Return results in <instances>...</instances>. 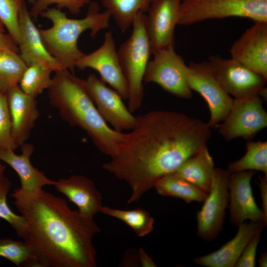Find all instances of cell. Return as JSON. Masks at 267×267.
<instances>
[{
  "label": "cell",
  "mask_w": 267,
  "mask_h": 267,
  "mask_svg": "<svg viewBox=\"0 0 267 267\" xmlns=\"http://www.w3.org/2000/svg\"><path fill=\"white\" fill-rule=\"evenodd\" d=\"M0 93H1L0 92Z\"/></svg>",
  "instance_id": "cell-44"
},
{
  "label": "cell",
  "mask_w": 267,
  "mask_h": 267,
  "mask_svg": "<svg viewBox=\"0 0 267 267\" xmlns=\"http://www.w3.org/2000/svg\"><path fill=\"white\" fill-rule=\"evenodd\" d=\"M224 90L235 99L258 94L267 80L237 60L212 55L207 60Z\"/></svg>",
  "instance_id": "cell-10"
},
{
  "label": "cell",
  "mask_w": 267,
  "mask_h": 267,
  "mask_svg": "<svg viewBox=\"0 0 267 267\" xmlns=\"http://www.w3.org/2000/svg\"><path fill=\"white\" fill-rule=\"evenodd\" d=\"M259 186L262 200V210L267 220V174L259 178Z\"/></svg>",
  "instance_id": "cell-35"
},
{
  "label": "cell",
  "mask_w": 267,
  "mask_h": 267,
  "mask_svg": "<svg viewBox=\"0 0 267 267\" xmlns=\"http://www.w3.org/2000/svg\"><path fill=\"white\" fill-rule=\"evenodd\" d=\"M227 170L230 173L259 171L267 174V142L248 141L244 156L230 163Z\"/></svg>",
  "instance_id": "cell-27"
},
{
  "label": "cell",
  "mask_w": 267,
  "mask_h": 267,
  "mask_svg": "<svg viewBox=\"0 0 267 267\" xmlns=\"http://www.w3.org/2000/svg\"><path fill=\"white\" fill-rule=\"evenodd\" d=\"M266 225L263 222H243L231 239L213 252L194 258L193 263L206 267H234L249 240Z\"/></svg>",
  "instance_id": "cell-19"
},
{
  "label": "cell",
  "mask_w": 267,
  "mask_h": 267,
  "mask_svg": "<svg viewBox=\"0 0 267 267\" xmlns=\"http://www.w3.org/2000/svg\"><path fill=\"white\" fill-rule=\"evenodd\" d=\"M79 70L91 68L96 71L100 79L116 90L123 99L128 98V88L119 61L113 34L107 32L102 45L77 62Z\"/></svg>",
  "instance_id": "cell-12"
},
{
  "label": "cell",
  "mask_w": 267,
  "mask_h": 267,
  "mask_svg": "<svg viewBox=\"0 0 267 267\" xmlns=\"http://www.w3.org/2000/svg\"><path fill=\"white\" fill-rule=\"evenodd\" d=\"M0 257L19 267H36L30 249L23 240L0 238Z\"/></svg>",
  "instance_id": "cell-29"
},
{
  "label": "cell",
  "mask_w": 267,
  "mask_h": 267,
  "mask_svg": "<svg viewBox=\"0 0 267 267\" xmlns=\"http://www.w3.org/2000/svg\"><path fill=\"white\" fill-rule=\"evenodd\" d=\"M53 72L52 69L43 64H32L28 66L19 86L24 92L36 98L49 88Z\"/></svg>",
  "instance_id": "cell-28"
},
{
  "label": "cell",
  "mask_w": 267,
  "mask_h": 267,
  "mask_svg": "<svg viewBox=\"0 0 267 267\" xmlns=\"http://www.w3.org/2000/svg\"><path fill=\"white\" fill-rule=\"evenodd\" d=\"M211 129L207 123L180 112H146L136 117L134 126L103 169L129 185L128 204L137 202L207 145Z\"/></svg>",
  "instance_id": "cell-1"
},
{
  "label": "cell",
  "mask_w": 267,
  "mask_h": 267,
  "mask_svg": "<svg viewBox=\"0 0 267 267\" xmlns=\"http://www.w3.org/2000/svg\"><path fill=\"white\" fill-rule=\"evenodd\" d=\"M258 263L260 267H267V253L266 251L262 253L259 259Z\"/></svg>",
  "instance_id": "cell-39"
},
{
  "label": "cell",
  "mask_w": 267,
  "mask_h": 267,
  "mask_svg": "<svg viewBox=\"0 0 267 267\" xmlns=\"http://www.w3.org/2000/svg\"><path fill=\"white\" fill-rule=\"evenodd\" d=\"M21 154L15 151L0 149V160L10 166L18 174L21 190L26 192L40 191L45 185H54L55 181L49 179L44 174L35 168L30 158L34 152L33 145L25 143L21 146Z\"/></svg>",
  "instance_id": "cell-21"
},
{
  "label": "cell",
  "mask_w": 267,
  "mask_h": 267,
  "mask_svg": "<svg viewBox=\"0 0 267 267\" xmlns=\"http://www.w3.org/2000/svg\"><path fill=\"white\" fill-rule=\"evenodd\" d=\"M267 127V113L263 99L258 94L233 98L226 118L218 126L219 132L227 141L241 137L250 140Z\"/></svg>",
  "instance_id": "cell-8"
},
{
  "label": "cell",
  "mask_w": 267,
  "mask_h": 267,
  "mask_svg": "<svg viewBox=\"0 0 267 267\" xmlns=\"http://www.w3.org/2000/svg\"><path fill=\"white\" fill-rule=\"evenodd\" d=\"M48 89L51 105L71 126L84 130L103 154L111 157L118 152L126 134L110 128L98 111L85 80L66 69L56 71Z\"/></svg>",
  "instance_id": "cell-3"
},
{
  "label": "cell",
  "mask_w": 267,
  "mask_h": 267,
  "mask_svg": "<svg viewBox=\"0 0 267 267\" xmlns=\"http://www.w3.org/2000/svg\"><path fill=\"white\" fill-rule=\"evenodd\" d=\"M139 265L142 267H156V264L145 251L140 248L138 251Z\"/></svg>",
  "instance_id": "cell-38"
},
{
  "label": "cell",
  "mask_w": 267,
  "mask_h": 267,
  "mask_svg": "<svg viewBox=\"0 0 267 267\" xmlns=\"http://www.w3.org/2000/svg\"><path fill=\"white\" fill-rule=\"evenodd\" d=\"M185 75L191 90L198 93L208 105L210 112L208 126L211 128H217L227 117L233 98L220 85L208 61L190 62L186 65Z\"/></svg>",
  "instance_id": "cell-7"
},
{
  "label": "cell",
  "mask_w": 267,
  "mask_h": 267,
  "mask_svg": "<svg viewBox=\"0 0 267 267\" xmlns=\"http://www.w3.org/2000/svg\"><path fill=\"white\" fill-rule=\"evenodd\" d=\"M5 168V166L1 163L0 160V185L5 178L4 176Z\"/></svg>",
  "instance_id": "cell-40"
},
{
  "label": "cell",
  "mask_w": 267,
  "mask_h": 267,
  "mask_svg": "<svg viewBox=\"0 0 267 267\" xmlns=\"http://www.w3.org/2000/svg\"><path fill=\"white\" fill-rule=\"evenodd\" d=\"M19 54L28 66L34 64L45 65L54 72L62 70L55 59L46 50L39 29L32 19L26 2L21 9L19 19Z\"/></svg>",
  "instance_id": "cell-18"
},
{
  "label": "cell",
  "mask_w": 267,
  "mask_h": 267,
  "mask_svg": "<svg viewBox=\"0 0 267 267\" xmlns=\"http://www.w3.org/2000/svg\"><path fill=\"white\" fill-rule=\"evenodd\" d=\"M132 25L131 35L117 52L128 88V107L133 113L140 108L143 102L144 75L152 52L145 13L138 12Z\"/></svg>",
  "instance_id": "cell-5"
},
{
  "label": "cell",
  "mask_w": 267,
  "mask_h": 267,
  "mask_svg": "<svg viewBox=\"0 0 267 267\" xmlns=\"http://www.w3.org/2000/svg\"><path fill=\"white\" fill-rule=\"evenodd\" d=\"M100 212L124 222L140 237L148 235L154 229V218L142 208L127 210L103 206Z\"/></svg>",
  "instance_id": "cell-26"
},
{
  "label": "cell",
  "mask_w": 267,
  "mask_h": 267,
  "mask_svg": "<svg viewBox=\"0 0 267 267\" xmlns=\"http://www.w3.org/2000/svg\"><path fill=\"white\" fill-rule=\"evenodd\" d=\"M153 0H101L120 29L126 32L139 12H147Z\"/></svg>",
  "instance_id": "cell-24"
},
{
  "label": "cell",
  "mask_w": 267,
  "mask_h": 267,
  "mask_svg": "<svg viewBox=\"0 0 267 267\" xmlns=\"http://www.w3.org/2000/svg\"><path fill=\"white\" fill-rule=\"evenodd\" d=\"M25 0H0V22L18 44L19 39V19Z\"/></svg>",
  "instance_id": "cell-30"
},
{
  "label": "cell",
  "mask_w": 267,
  "mask_h": 267,
  "mask_svg": "<svg viewBox=\"0 0 267 267\" xmlns=\"http://www.w3.org/2000/svg\"><path fill=\"white\" fill-rule=\"evenodd\" d=\"M53 186L75 204L84 216L93 218L103 206L101 193L93 181L84 176L73 175L60 178Z\"/></svg>",
  "instance_id": "cell-20"
},
{
  "label": "cell",
  "mask_w": 267,
  "mask_h": 267,
  "mask_svg": "<svg viewBox=\"0 0 267 267\" xmlns=\"http://www.w3.org/2000/svg\"><path fill=\"white\" fill-rule=\"evenodd\" d=\"M182 0H153L148 10L147 31L152 54L175 46Z\"/></svg>",
  "instance_id": "cell-15"
},
{
  "label": "cell",
  "mask_w": 267,
  "mask_h": 267,
  "mask_svg": "<svg viewBox=\"0 0 267 267\" xmlns=\"http://www.w3.org/2000/svg\"><path fill=\"white\" fill-rule=\"evenodd\" d=\"M91 0H35L31 9L30 15L34 21L37 22L41 13L49 7L52 4H55L56 8L61 10L66 8L72 14H79L82 8L89 4Z\"/></svg>",
  "instance_id": "cell-32"
},
{
  "label": "cell",
  "mask_w": 267,
  "mask_h": 267,
  "mask_svg": "<svg viewBox=\"0 0 267 267\" xmlns=\"http://www.w3.org/2000/svg\"><path fill=\"white\" fill-rule=\"evenodd\" d=\"M27 67L19 52L10 49L0 50V92L5 94L18 85Z\"/></svg>",
  "instance_id": "cell-25"
},
{
  "label": "cell",
  "mask_w": 267,
  "mask_h": 267,
  "mask_svg": "<svg viewBox=\"0 0 267 267\" xmlns=\"http://www.w3.org/2000/svg\"></svg>",
  "instance_id": "cell-45"
},
{
  "label": "cell",
  "mask_w": 267,
  "mask_h": 267,
  "mask_svg": "<svg viewBox=\"0 0 267 267\" xmlns=\"http://www.w3.org/2000/svg\"><path fill=\"white\" fill-rule=\"evenodd\" d=\"M2 26H3V25H2V24L0 22V29L3 31V30H2V29H3Z\"/></svg>",
  "instance_id": "cell-43"
},
{
  "label": "cell",
  "mask_w": 267,
  "mask_h": 267,
  "mask_svg": "<svg viewBox=\"0 0 267 267\" xmlns=\"http://www.w3.org/2000/svg\"><path fill=\"white\" fill-rule=\"evenodd\" d=\"M258 95L261 97L263 99H264L266 101L267 97V88L264 86L263 87L258 93Z\"/></svg>",
  "instance_id": "cell-41"
},
{
  "label": "cell",
  "mask_w": 267,
  "mask_h": 267,
  "mask_svg": "<svg viewBox=\"0 0 267 267\" xmlns=\"http://www.w3.org/2000/svg\"><path fill=\"white\" fill-rule=\"evenodd\" d=\"M254 174L253 171H244L230 173L229 176L227 208L230 222L237 226L247 220L267 223L253 196L251 181Z\"/></svg>",
  "instance_id": "cell-14"
},
{
  "label": "cell",
  "mask_w": 267,
  "mask_h": 267,
  "mask_svg": "<svg viewBox=\"0 0 267 267\" xmlns=\"http://www.w3.org/2000/svg\"><path fill=\"white\" fill-rule=\"evenodd\" d=\"M12 124V134L17 147L29 138L39 116L36 98L24 92L19 85L6 93Z\"/></svg>",
  "instance_id": "cell-17"
},
{
  "label": "cell",
  "mask_w": 267,
  "mask_h": 267,
  "mask_svg": "<svg viewBox=\"0 0 267 267\" xmlns=\"http://www.w3.org/2000/svg\"><path fill=\"white\" fill-rule=\"evenodd\" d=\"M11 185L10 181L6 177L0 185V218L7 222L18 236L22 238L26 228V221L22 215L13 213L7 204V196Z\"/></svg>",
  "instance_id": "cell-31"
},
{
  "label": "cell",
  "mask_w": 267,
  "mask_h": 267,
  "mask_svg": "<svg viewBox=\"0 0 267 267\" xmlns=\"http://www.w3.org/2000/svg\"><path fill=\"white\" fill-rule=\"evenodd\" d=\"M154 188L161 196L179 198L188 204L192 202H203L208 194L175 172L160 178Z\"/></svg>",
  "instance_id": "cell-23"
},
{
  "label": "cell",
  "mask_w": 267,
  "mask_h": 267,
  "mask_svg": "<svg viewBox=\"0 0 267 267\" xmlns=\"http://www.w3.org/2000/svg\"><path fill=\"white\" fill-rule=\"evenodd\" d=\"M28 0V1L29 3H31V4H33V2H34V1H35V0Z\"/></svg>",
  "instance_id": "cell-42"
},
{
  "label": "cell",
  "mask_w": 267,
  "mask_h": 267,
  "mask_svg": "<svg viewBox=\"0 0 267 267\" xmlns=\"http://www.w3.org/2000/svg\"><path fill=\"white\" fill-rule=\"evenodd\" d=\"M14 204L26 221L22 237L36 267H95L92 243L101 229L93 218L69 207L67 201L42 190L11 193Z\"/></svg>",
  "instance_id": "cell-2"
},
{
  "label": "cell",
  "mask_w": 267,
  "mask_h": 267,
  "mask_svg": "<svg viewBox=\"0 0 267 267\" xmlns=\"http://www.w3.org/2000/svg\"><path fill=\"white\" fill-rule=\"evenodd\" d=\"M175 46L158 50L147 65L144 75L145 84H158L166 91L180 98L189 99L192 90L185 75L186 64L182 57L177 53Z\"/></svg>",
  "instance_id": "cell-9"
},
{
  "label": "cell",
  "mask_w": 267,
  "mask_h": 267,
  "mask_svg": "<svg viewBox=\"0 0 267 267\" xmlns=\"http://www.w3.org/2000/svg\"><path fill=\"white\" fill-rule=\"evenodd\" d=\"M18 148L12 134V124L5 94L0 93V149L15 151Z\"/></svg>",
  "instance_id": "cell-33"
},
{
  "label": "cell",
  "mask_w": 267,
  "mask_h": 267,
  "mask_svg": "<svg viewBox=\"0 0 267 267\" xmlns=\"http://www.w3.org/2000/svg\"><path fill=\"white\" fill-rule=\"evenodd\" d=\"M40 16L52 23L49 28L39 29L46 50L62 69L68 70L72 73L77 62L85 54L78 45L80 35L89 30L90 36L94 38L99 31L108 27L111 17L107 10L100 12L95 1L89 3L87 14L82 19L69 18L56 7L48 8Z\"/></svg>",
  "instance_id": "cell-4"
},
{
  "label": "cell",
  "mask_w": 267,
  "mask_h": 267,
  "mask_svg": "<svg viewBox=\"0 0 267 267\" xmlns=\"http://www.w3.org/2000/svg\"><path fill=\"white\" fill-rule=\"evenodd\" d=\"M121 265L124 267H134L139 265L138 251L130 249L126 252L121 261Z\"/></svg>",
  "instance_id": "cell-37"
},
{
  "label": "cell",
  "mask_w": 267,
  "mask_h": 267,
  "mask_svg": "<svg viewBox=\"0 0 267 267\" xmlns=\"http://www.w3.org/2000/svg\"><path fill=\"white\" fill-rule=\"evenodd\" d=\"M215 169L213 157L206 145L183 162L175 173L208 193L212 186Z\"/></svg>",
  "instance_id": "cell-22"
},
{
  "label": "cell",
  "mask_w": 267,
  "mask_h": 267,
  "mask_svg": "<svg viewBox=\"0 0 267 267\" xmlns=\"http://www.w3.org/2000/svg\"><path fill=\"white\" fill-rule=\"evenodd\" d=\"M232 17L267 22V0H182L178 25Z\"/></svg>",
  "instance_id": "cell-6"
},
{
  "label": "cell",
  "mask_w": 267,
  "mask_h": 267,
  "mask_svg": "<svg viewBox=\"0 0 267 267\" xmlns=\"http://www.w3.org/2000/svg\"><path fill=\"white\" fill-rule=\"evenodd\" d=\"M263 230L256 233L249 240L236 262L235 267H254L257 248Z\"/></svg>",
  "instance_id": "cell-34"
},
{
  "label": "cell",
  "mask_w": 267,
  "mask_h": 267,
  "mask_svg": "<svg viewBox=\"0 0 267 267\" xmlns=\"http://www.w3.org/2000/svg\"><path fill=\"white\" fill-rule=\"evenodd\" d=\"M0 28V50L10 49L19 53L17 44L9 35L3 34Z\"/></svg>",
  "instance_id": "cell-36"
},
{
  "label": "cell",
  "mask_w": 267,
  "mask_h": 267,
  "mask_svg": "<svg viewBox=\"0 0 267 267\" xmlns=\"http://www.w3.org/2000/svg\"><path fill=\"white\" fill-rule=\"evenodd\" d=\"M86 85L89 94L100 115L116 131L131 130L134 126V117L124 103L121 95L108 87L100 78L90 74Z\"/></svg>",
  "instance_id": "cell-13"
},
{
  "label": "cell",
  "mask_w": 267,
  "mask_h": 267,
  "mask_svg": "<svg viewBox=\"0 0 267 267\" xmlns=\"http://www.w3.org/2000/svg\"><path fill=\"white\" fill-rule=\"evenodd\" d=\"M231 58L267 79V22H255L231 46Z\"/></svg>",
  "instance_id": "cell-16"
},
{
  "label": "cell",
  "mask_w": 267,
  "mask_h": 267,
  "mask_svg": "<svg viewBox=\"0 0 267 267\" xmlns=\"http://www.w3.org/2000/svg\"><path fill=\"white\" fill-rule=\"evenodd\" d=\"M230 174L227 170L215 168L210 191L197 213V233L203 240H214L222 229L228 206Z\"/></svg>",
  "instance_id": "cell-11"
}]
</instances>
